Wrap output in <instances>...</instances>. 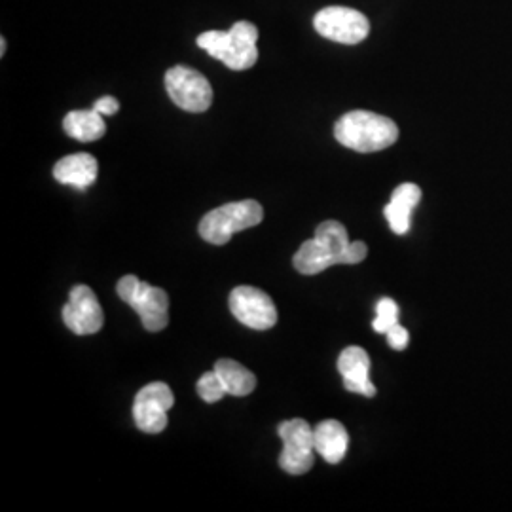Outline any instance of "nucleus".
<instances>
[{"instance_id":"nucleus-12","label":"nucleus","mask_w":512,"mask_h":512,"mask_svg":"<svg viewBox=\"0 0 512 512\" xmlns=\"http://www.w3.org/2000/svg\"><path fill=\"white\" fill-rule=\"evenodd\" d=\"M421 190L418 184L404 183L395 188L391 202L385 205V219L397 236H404L410 230L412 211L418 207Z\"/></svg>"},{"instance_id":"nucleus-4","label":"nucleus","mask_w":512,"mask_h":512,"mask_svg":"<svg viewBox=\"0 0 512 512\" xmlns=\"http://www.w3.org/2000/svg\"><path fill=\"white\" fill-rule=\"evenodd\" d=\"M116 293L128 304L129 308L139 313L143 327L150 332H160L169 323V298L164 289L152 287L135 275H124Z\"/></svg>"},{"instance_id":"nucleus-20","label":"nucleus","mask_w":512,"mask_h":512,"mask_svg":"<svg viewBox=\"0 0 512 512\" xmlns=\"http://www.w3.org/2000/svg\"><path fill=\"white\" fill-rule=\"evenodd\" d=\"M198 395L202 397L205 403L209 404L219 403L224 395H228L219 374L215 372V368L211 372H205L202 378L198 380Z\"/></svg>"},{"instance_id":"nucleus-16","label":"nucleus","mask_w":512,"mask_h":512,"mask_svg":"<svg viewBox=\"0 0 512 512\" xmlns=\"http://www.w3.org/2000/svg\"><path fill=\"white\" fill-rule=\"evenodd\" d=\"M215 372L219 374V378L222 380L228 395L247 397V395H251L255 391V374L249 368L239 365V363L232 361V359L217 361Z\"/></svg>"},{"instance_id":"nucleus-13","label":"nucleus","mask_w":512,"mask_h":512,"mask_svg":"<svg viewBox=\"0 0 512 512\" xmlns=\"http://www.w3.org/2000/svg\"><path fill=\"white\" fill-rule=\"evenodd\" d=\"M99 173V164L92 154L78 152L61 158L54 167V177L57 183L74 186L78 190H84L92 186Z\"/></svg>"},{"instance_id":"nucleus-22","label":"nucleus","mask_w":512,"mask_h":512,"mask_svg":"<svg viewBox=\"0 0 512 512\" xmlns=\"http://www.w3.org/2000/svg\"><path fill=\"white\" fill-rule=\"evenodd\" d=\"M368 255V247L363 241L349 243L348 253H346V264H359L365 260Z\"/></svg>"},{"instance_id":"nucleus-15","label":"nucleus","mask_w":512,"mask_h":512,"mask_svg":"<svg viewBox=\"0 0 512 512\" xmlns=\"http://www.w3.org/2000/svg\"><path fill=\"white\" fill-rule=\"evenodd\" d=\"M63 129L69 137L82 143H92L105 135L107 126L103 120V114L97 110H73L65 116Z\"/></svg>"},{"instance_id":"nucleus-23","label":"nucleus","mask_w":512,"mask_h":512,"mask_svg":"<svg viewBox=\"0 0 512 512\" xmlns=\"http://www.w3.org/2000/svg\"><path fill=\"white\" fill-rule=\"evenodd\" d=\"M93 109L97 110V112H101L103 116H112V114H116L118 109H120V103L114 99V97H103V99H99V101H95V105H93Z\"/></svg>"},{"instance_id":"nucleus-17","label":"nucleus","mask_w":512,"mask_h":512,"mask_svg":"<svg viewBox=\"0 0 512 512\" xmlns=\"http://www.w3.org/2000/svg\"><path fill=\"white\" fill-rule=\"evenodd\" d=\"M293 264L302 275L321 274L329 270L330 266H336L332 255L315 238L302 243V247L294 255Z\"/></svg>"},{"instance_id":"nucleus-3","label":"nucleus","mask_w":512,"mask_h":512,"mask_svg":"<svg viewBox=\"0 0 512 512\" xmlns=\"http://www.w3.org/2000/svg\"><path fill=\"white\" fill-rule=\"evenodd\" d=\"M264 219V209L255 200L226 203L207 213L200 222V236L211 245H226L234 234L253 228Z\"/></svg>"},{"instance_id":"nucleus-7","label":"nucleus","mask_w":512,"mask_h":512,"mask_svg":"<svg viewBox=\"0 0 512 512\" xmlns=\"http://www.w3.org/2000/svg\"><path fill=\"white\" fill-rule=\"evenodd\" d=\"M313 25L321 37L348 46L363 42L370 33V23L365 14L344 6H329L317 12Z\"/></svg>"},{"instance_id":"nucleus-14","label":"nucleus","mask_w":512,"mask_h":512,"mask_svg":"<svg viewBox=\"0 0 512 512\" xmlns=\"http://www.w3.org/2000/svg\"><path fill=\"white\" fill-rule=\"evenodd\" d=\"M313 433H315V450L327 463L336 465L344 459L348 452L349 435L340 421H321L313 429Z\"/></svg>"},{"instance_id":"nucleus-8","label":"nucleus","mask_w":512,"mask_h":512,"mask_svg":"<svg viewBox=\"0 0 512 512\" xmlns=\"http://www.w3.org/2000/svg\"><path fill=\"white\" fill-rule=\"evenodd\" d=\"M175 397L169 385L152 382L145 385L133 403L135 425L148 435H158L167 427V412L173 408Z\"/></svg>"},{"instance_id":"nucleus-9","label":"nucleus","mask_w":512,"mask_h":512,"mask_svg":"<svg viewBox=\"0 0 512 512\" xmlns=\"http://www.w3.org/2000/svg\"><path fill=\"white\" fill-rule=\"evenodd\" d=\"M230 311L249 329L270 330L277 323L274 300L255 287H236L230 293Z\"/></svg>"},{"instance_id":"nucleus-10","label":"nucleus","mask_w":512,"mask_h":512,"mask_svg":"<svg viewBox=\"0 0 512 512\" xmlns=\"http://www.w3.org/2000/svg\"><path fill=\"white\" fill-rule=\"evenodd\" d=\"M63 321L67 329L73 330L78 336H88L103 329V310L88 285H76L71 289L69 302L63 308Z\"/></svg>"},{"instance_id":"nucleus-24","label":"nucleus","mask_w":512,"mask_h":512,"mask_svg":"<svg viewBox=\"0 0 512 512\" xmlns=\"http://www.w3.org/2000/svg\"><path fill=\"white\" fill-rule=\"evenodd\" d=\"M4 54H6V40L2 38V40H0V55Z\"/></svg>"},{"instance_id":"nucleus-18","label":"nucleus","mask_w":512,"mask_h":512,"mask_svg":"<svg viewBox=\"0 0 512 512\" xmlns=\"http://www.w3.org/2000/svg\"><path fill=\"white\" fill-rule=\"evenodd\" d=\"M315 239L329 251L336 264H346L349 241L348 230L338 220H325L317 226Z\"/></svg>"},{"instance_id":"nucleus-21","label":"nucleus","mask_w":512,"mask_h":512,"mask_svg":"<svg viewBox=\"0 0 512 512\" xmlns=\"http://www.w3.org/2000/svg\"><path fill=\"white\" fill-rule=\"evenodd\" d=\"M385 336H387L389 346L395 349V351H403L408 346V342H410L408 330L404 329L403 325H399V323H395L391 329L387 330Z\"/></svg>"},{"instance_id":"nucleus-5","label":"nucleus","mask_w":512,"mask_h":512,"mask_svg":"<svg viewBox=\"0 0 512 512\" xmlns=\"http://www.w3.org/2000/svg\"><path fill=\"white\" fill-rule=\"evenodd\" d=\"M277 435L283 440L285 448L279 456V467L289 475H306L313 467L315 433L306 420L283 421L277 427Z\"/></svg>"},{"instance_id":"nucleus-6","label":"nucleus","mask_w":512,"mask_h":512,"mask_svg":"<svg viewBox=\"0 0 512 512\" xmlns=\"http://www.w3.org/2000/svg\"><path fill=\"white\" fill-rule=\"evenodd\" d=\"M165 90L171 101L186 112H205L213 103L209 80L202 73L181 65L165 73Z\"/></svg>"},{"instance_id":"nucleus-2","label":"nucleus","mask_w":512,"mask_h":512,"mask_svg":"<svg viewBox=\"0 0 512 512\" xmlns=\"http://www.w3.org/2000/svg\"><path fill=\"white\" fill-rule=\"evenodd\" d=\"M258 29L249 21H238L230 31H205L198 37V46L222 61L232 71H247L258 59Z\"/></svg>"},{"instance_id":"nucleus-11","label":"nucleus","mask_w":512,"mask_h":512,"mask_svg":"<svg viewBox=\"0 0 512 512\" xmlns=\"http://www.w3.org/2000/svg\"><path fill=\"white\" fill-rule=\"evenodd\" d=\"M338 370L344 378V385L351 393L374 397L376 387L370 382V357L365 349L351 346L338 357Z\"/></svg>"},{"instance_id":"nucleus-19","label":"nucleus","mask_w":512,"mask_h":512,"mask_svg":"<svg viewBox=\"0 0 512 512\" xmlns=\"http://www.w3.org/2000/svg\"><path fill=\"white\" fill-rule=\"evenodd\" d=\"M395 323H399V306L393 298H382L376 306V319L372 327L376 332L385 334Z\"/></svg>"},{"instance_id":"nucleus-1","label":"nucleus","mask_w":512,"mask_h":512,"mask_svg":"<svg viewBox=\"0 0 512 512\" xmlns=\"http://www.w3.org/2000/svg\"><path fill=\"white\" fill-rule=\"evenodd\" d=\"M334 137L346 148L370 154L395 145L399 139V128L391 118L382 114L351 110L336 122Z\"/></svg>"}]
</instances>
